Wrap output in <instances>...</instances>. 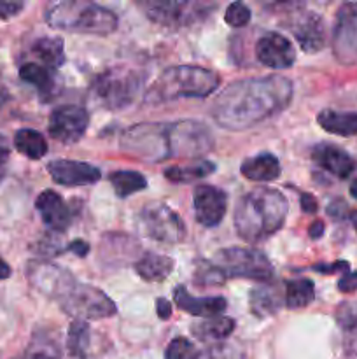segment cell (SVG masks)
Instances as JSON below:
<instances>
[{
	"label": "cell",
	"mask_w": 357,
	"mask_h": 359,
	"mask_svg": "<svg viewBox=\"0 0 357 359\" xmlns=\"http://www.w3.org/2000/svg\"><path fill=\"white\" fill-rule=\"evenodd\" d=\"M293 100L287 77L262 76L227 84L212 102L214 121L226 130H247L282 112Z\"/></svg>",
	"instance_id": "6da1fadb"
},
{
	"label": "cell",
	"mask_w": 357,
	"mask_h": 359,
	"mask_svg": "<svg viewBox=\"0 0 357 359\" xmlns=\"http://www.w3.org/2000/svg\"><path fill=\"white\" fill-rule=\"evenodd\" d=\"M210 128L195 119L170 123H140L121 133L122 153L147 163L170 158H198L214 149Z\"/></svg>",
	"instance_id": "7a4b0ae2"
},
{
	"label": "cell",
	"mask_w": 357,
	"mask_h": 359,
	"mask_svg": "<svg viewBox=\"0 0 357 359\" xmlns=\"http://www.w3.org/2000/svg\"><path fill=\"white\" fill-rule=\"evenodd\" d=\"M287 200L273 188H255L245 193L237 203L233 223L240 238L261 242L272 237L286 223Z\"/></svg>",
	"instance_id": "3957f363"
},
{
	"label": "cell",
	"mask_w": 357,
	"mask_h": 359,
	"mask_svg": "<svg viewBox=\"0 0 357 359\" xmlns=\"http://www.w3.org/2000/svg\"><path fill=\"white\" fill-rule=\"evenodd\" d=\"M220 86V76L198 65H177L163 70L146 93L147 104L177 98H205Z\"/></svg>",
	"instance_id": "277c9868"
},
{
	"label": "cell",
	"mask_w": 357,
	"mask_h": 359,
	"mask_svg": "<svg viewBox=\"0 0 357 359\" xmlns=\"http://www.w3.org/2000/svg\"><path fill=\"white\" fill-rule=\"evenodd\" d=\"M46 23L74 34L108 35L118 28V16L98 4L66 0L49 7L46 13Z\"/></svg>",
	"instance_id": "5b68a950"
},
{
	"label": "cell",
	"mask_w": 357,
	"mask_h": 359,
	"mask_svg": "<svg viewBox=\"0 0 357 359\" xmlns=\"http://www.w3.org/2000/svg\"><path fill=\"white\" fill-rule=\"evenodd\" d=\"M210 265L223 280L231 279V277H244V279L268 284L275 276L270 259L261 251L247 248L220 249L216 252Z\"/></svg>",
	"instance_id": "8992f818"
},
{
	"label": "cell",
	"mask_w": 357,
	"mask_h": 359,
	"mask_svg": "<svg viewBox=\"0 0 357 359\" xmlns=\"http://www.w3.org/2000/svg\"><path fill=\"white\" fill-rule=\"evenodd\" d=\"M144 76L133 69H108L91 84L93 98L105 109H125L133 104L142 88Z\"/></svg>",
	"instance_id": "52a82bcc"
},
{
	"label": "cell",
	"mask_w": 357,
	"mask_h": 359,
	"mask_svg": "<svg viewBox=\"0 0 357 359\" xmlns=\"http://www.w3.org/2000/svg\"><path fill=\"white\" fill-rule=\"evenodd\" d=\"M59 305L66 314L79 321L107 319L118 312L115 304L98 287L90 284H74L62 298Z\"/></svg>",
	"instance_id": "ba28073f"
},
{
	"label": "cell",
	"mask_w": 357,
	"mask_h": 359,
	"mask_svg": "<svg viewBox=\"0 0 357 359\" xmlns=\"http://www.w3.org/2000/svg\"><path fill=\"white\" fill-rule=\"evenodd\" d=\"M146 16L154 23L168 28L191 27L209 16L214 6L205 2H184V0H153L140 4Z\"/></svg>",
	"instance_id": "9c48e42d"
},
{
	"label": "cell",
	"mask_w": 357,
	"mask_h": 359,
	"mask_svg": "<svg viewBox=\"0 0 357 359\" xmlns=\"http://www.w3.org/2000/svg\"><path fill=\"white\" fill-rule=\"evenodd\" d=\"M140 224L153 241L161 244H178L186 237L184 221L167 203H147L140 212Z\"/></svg>",
	"instance_id": "30bf717a"
},
{
	"label": "cell",
	"mask_w": 357,
	"mask_h": 359,
	"mask_svg": "<svg viewBox=\"0 0 357 359\" xmlns=\"http://www.w3.org/2000/svg\"><path fill=\"white\" fill-rule=\"evenodd\" d=\"M332 53L343 65L357 62V4H345L336 14Z\"/></svg>",
	"instance_id": "8fae6325"
},
{
	"label": "cell",
	"mask_w": 357,
	"mask_h": 359,
	"mask_svg": "<svg viewBox=\"0 0 357 359\" xmlns=\"http://www.w3.org/2000/svg\"><path fill=\"white\" fill-rule=\"evenodd\" d=\"M90 125V114L80 105H62L49 116V135L59 144H76Z\"/></svg>",
	"instance_id": "7c38bea8"
},
{
	"label": "cell",
	"mask_w": 357,
	"mask_h": 359,
	"mask_svg": "<svg viewBox=\"0 0 357 359\" xmlns=\"http://www.w3.org/2000/svg\"><path fill=\"white\" fill-rule=\"evenodd\" d=\"M255 58L270 69H289L296 62L293 42L279 32H266L255 42Z\"/></svg>",
	"instance_id": "4fadbf2b"
},
{
	"label": "cell",
	"mask_w": 357,
	"mask_h": 359,
	"mask_svg": "<svg viewBox=\"0 0 357 359\" xmlns=\"http://www.w3.org/2000/svg\"><path fill=\"white\" fill-rule=\"evenodd\" d=\"M195 217L202 226L216 228L224 219L227 196L223 189L210 184H200L195 189Z\"/></svg>",
	"instance_id": "5bb4252c"
},
{
	"label": "cell",
	"mask_w": 357,
	"mask_h": 359,
	"mask_svg": "<svg viewBox=\"0 0 357 359\" xmlns=\"http://www.w3.org/2000/svg\"><path fill=\"white\" fill-rule=\"evenodd\" d=\"M28 277L38 291L55 297L58 302L76 284L69 270H63L62 266L51 263H31L28 269Z\"/></svg>",
	"instance_id": "9a60e30c"
},
{
	"label": "cell",
	"mask_w": 357,
	"mask_h": 359,
	"mask_svg": "<svg viewBox=\"0 0 357 359\" xmlns=\"http://www.w3.org/2000/svg\"><path fill=\"white\" fill-rule=\"evenodd\" d=\"M48 172L59 186H90L102 179L100 168L91 163L74 160H55L48 163Z\"/></svg>",
	"instance_id": "2e32d148"
},
{
	"label": "cell",
	"mask_w": 357,
	"mask_h": 359,
	"mask_svg": "<svg viewBox=\"0 0 357 359\" xmlns=\"http://www.w3.org/2000/svg\"><path fill=\"white\" fill-rule=\"evenodd\" d=\"M293 34L304 53H317L326 46L324 21L317 13H301L293 21Z\"/></svg>",
	"instance_id": "e0dca14e"
},
{
	"label": "cell",
	"mask_w": 357,
	"mask_h": 359,
	"mask_svg": "<svg viewBox=\"0 0 357 359\" xmlns=\"http://www.w3.org/2000/svg\"><path fill=\"white\" fill-rule=\"evenodd\" d=\"M35 207H37L38 214H41L42 223L49 230L58 231V233H63V231L69 230L70 210L58 193L52 191V189L42 191L37 196V200H35Z\"/></svg>",
	"instance_id": "ac0fdd59"
},
{
	"label": "cell",
	"mask_w": 357,
	"mask_h": 359,
	"mask_svg": "<svg viewBox=\"0 0 357 359\" xmlns=\"http://www.w3.org/2000/svg\"><path fill=\"white\" fill-rule=\"evenodd\" d=\"M174 300L178 309L188 314L198 316V318H219L227 307V302L223 297H203L196 298L188 293L184 286H177L174 290Z\"/></svg>",
	"instance_id": "d6986e66"
},
{
	"label": "cell",
	"mask_w": 357,
	"mask_h": 359,
	"mask_svg": "<svg viewBox=\"0 0 357 359\" xmlns=\"http://www.w3.org/2000/svg\"><path fill=\"white\" fill-rule=\"evenodd\" d=\"M312 158L318 167L340 179H346L356 170V161L350 158V154L331 144L315 146L312 151Z\"/></svg>",
	"instance_id": "ffe728a7"
},
{
	"label": "cell",
	"mask_w": 357,
	"mask_h": 359,
	"mask_svg": "<svg viewBox=\"0 0 357 359\" xmlns=\"http://www.w3.org/2000/svg\"><path fill=\"white\" fill-rule=\"evenodd\" d=\"M241 175L248 181L270 182L280 177V161L279 158L270 153H261L258 156L247 158L240 167Z\"/></svg>",
	"instance_id": "44dd1931"
},
{
	"label": "cell",
	"mask_w": 357,
	"mask_h": 359,
	"mask_svg": "<svg viewBox=\"0 0 357 359\" xmlns=\"http://www.w3.org/2000/svg\"><path fill=\"white\" fill-rule=\"evenodd\" d=\"M174 269V259L158 252H144L142 258L135 263V272L147 283H161L172 276Z\"/></svg>",
	"instance_id": "7402d4cb"
},
{
	"label": "cell",
	"mask_w": 357,
	"mask_h": 359,
	"mask_svg": "<svg viewBox=\"0 0 357 359\" xmlns=\"http://www.w3.org/2000/svg\"><path fill=\"white\" fill-rule=\"evenodd\" d=\"M284 294H280V291L276 290L272 284H262V286L254 287L248 294V305H251V312L255 318H268L273 316L282 304L286 302L282 300Z\"/></svg>",
	"instance_id": "603a6c76"
},
{
	"label": "cell",
	"mask_w": 357,
	"mask_h": 359,
	"mask_svg": "<svg viewBox=\"0 0 357 359\" xmlns=\"http://www.w3.org/2000/svg\"><path fill=\"white\" fill-rule=\"evenodd\" d=\"M317 121L328 133L340 137L357 135V112H338L326 109L318 112Z\"/></svg>",
	"instance_id": "cb8c5ba5"
},
{
	"label": "cell",
	"mask_w": 357,
	"mask_h": 359,
	"mask_svg": "<svg viewBox=\"0 0 357 359\" xmlns=\"http://www.w3.org/2000/svg\"><path fill=\"white\" fill-rule=\"evenodd\" d=\"M214 172H216V163H212L209 160H200L192 165L167 168L164 170V177L170 182H175V184H189V182L209 177Z\"/></svg>",
	"instance_id": "d4e9b609"
},
{
	"label": "cell",
	"mask_w": 357,
	"mask_h": 359,
	"mask_svg": "<svg viewBox=\"0 0 357 359\" xmlns=\"http://www.w3.org/2000/svg\"><path fill=\"white\" fill-rule=\"evenodd\" d=\"M91 349V328L86 321L74 319L66 337V353L76 359H86Z\"/></svg>",
	"instance_id": "484cf974"
},
{
	"label": "cell",
	"mask_w": 357,
	"mask_h": 359,
	"mask_svg": "<svg viewBox=\"0 0 357 359\" xmlns=\"http://www.w3.org/2000/svg\"><path fill=\"white\" fill-rule=\"evenodd\" d=\"M14 146L21 154H24L30 160H41L48 153V142L42 137V133L31 128L18 130L16 135H14Z\"/></svg>",
	"instance_id": "4316f807"
},
{
	"label": "cell",
	"mask_w": 357,
	"mask_h": 359,
	"mask_svg": "<svg viewBox=\"0 0 357 359\" xmlns=\"http://www.w3.org/2000/svg\"><path fill=\"white\" fill-rule=\"evenodd\" d=\"M31 53L49 69H58L65 62L63 41L59 37H42L34 42Z\"/></svg>",
	"instance_id": "83f0119b"
},
{
	"label": "cell",
	"mask_w": 357,
	"mask_h": 359,
	"mask_svg": "<svg viewBox=\"0 0 357 359\" xmlns=\"http://www.w3.org/2000/svg\"><path fill=\"white\" fill-rule=\"evenodd\" d=\"M108 182L119 198L133 195V193L144 191L147 188V179L140 172L135 170H115L108 174Z\"/></svg>",
	"instance_id": "f1b7e54d"
},
{
	"label": "cell",
	"mask_w": 357,
	"mask_h": 359,
	"mask_svg": "<svg viewBox=\"0 0 357 359\" xmlns=\"http://www.w3.org/2000/svg\"><path fill=\"white\" fill-rule=\"evenodd\" d=\"M315 300V286L308 279H296L289 280L286 284V294L284 302L289 309H304Z\"/></svg>",
	"instance_id": "f546056e"
},
{
	"label": "cell",
	"mask_w": 357,
	"mask_h": 359,
	"mask_svg": "<svg viewBox=\"0 0 357 359\" xmlns=\"http://www.w3.org/2000/svg\"><path fill=\"white\" fill-rule=\"evenodd\" d=\"M20 77L30 83L31 86L37 88L38 91H42V93H51L52 88H55V76H52L48 67L41 65V63H23L20 69Z\"/></svg>",
	"instance_id": "4dcf8cb0"
},
{
	"label": "cell",
	"mask_w": 357,
	"mask_h": 359,
	"mask_svg": "<svg viewBox=\"0 0 357 359\" xmlns=\"http://www.w3.org/2000/svg\"><path fill=\"white\" fill-rule=\"evenodd\" d=\"M234 330V321L230 318H210L206 321L198 323L191 328V332L198 337L200 340L214 339L223 340L230 337Z\"/></svg>",
	"instance_id": "1f68e13d"
},
{
	"label": "cell",
	"mask_w": 357,
	"mask_h": 359,
	"mask_svg": "<svg viewBox=\"0 0 357 359\" xmlns=\"http://www.w3.org/2000/svg\"><path fill=\"white\" fill-rule=\"evenodd\" d=\"M164 359H200V353L192 346V342H189L184 337H177L168 344Z\"/></svg>",
	"instance_id": "d6a6232c"
},
{
	"label": "cell",
	"mask_w": 357,
	"mask_h": 359,
	"mask_svg": "<svg viewBox=\"0 0 357 359\" xmlns=\"http://www.w3.org/2000/svg\"><path fill=\"white\" fill-rule=\"evenodd\" d=\"M224 20H226L227 25H231L234 28L245 27L251 21V9L241 2H233L227 6Z\"/></svg>",
	"instance_id": "836d02e7"
},
{
	"label": "cell",
	"mask_w": 357,
	"mask_h": 359,
	"mask_svg": "<svg viewBox=\"0 0 357 359\" xmlns=\"http://www.w3.org/2000/svg\"><path fill=\"white\" fill-rule=\"evenodd\" d=\"M205 359H244V356L234 346H216L210 349Z\"/></svg>",
	"instance_id": "e575fe53"
},
{
	"label": "cell",
	"mask_w": 357,
	"mask_h": 359,
	"mask_svg": "<svg viewBox=\"0 0 357 359\" xmlns=\"http://www.w3.org/2000/svg\"><path fill=\"white\" fill-rule=\"evenodd\" d=\"M27 359H58V356H56L55 347L42 346L41 344V346H37V347H34V349L28 351Z\"/></svg>",
	"instance_id": "d590c367"
},
{
	"label": "cell",
	"mask_w": 357,
	"mask_h": 359,
	"mask_svg": "<svg viewBox=\"0 0 357 359\" xmlns=\"http://www.w3.org/2000/svg\"><path fill=\"white\" fill-rule=\"evenodd\" d=\"M346 339H345V353L350 359H357V325L352 328L345 330Z\"/></svg>",
	"instance_id": "8d00e7d4"
},
{
	"label": "cell",
	"mask_w": 357,
	"mask_h": 359,
	"mask_svg": "<svg viewBox=\"0 0 357 359\" xmlns=\"http://www.w3.org/2000/svg\"><path fill=\"white\" fill-rule=\"evenodd\" d=\"M24 7L23 2H9V0H0V18L7 20V18H13L20 13Z\"/></svg>",
	"instance_id": "74e56055"
},
{
	"label": "cell",
	"mask_w": 357,
	"mask_h": 359,
	"mask_svg": "<svg viewBox=\"0 0 357 359\" xmlns=\"http://www.w3.org/2000/svg\"><path fill=\"white\" fill-rule=\"evenodd\" d=\"M328 214L331 217H335V219H343V217H346V214H349V205H346L343 200H335V202H331L328 205ZM350 216V214H349Z\"/></svg>",
	"instance_id": "f35d334b"
},
{
	"label": "cell",
	"mask_w": 357,
	"mask_h": 359,
	"mask_svg": "<svg viewBox=\"0 0 357 359\" xmlns=\"http://www.w3.org/2000/svg\"><path fill=\"white\" fill-rule=\"evenodd\" d=\"M338 290L342 291V293H352V291H357V272L345 273V276L340 279Z\"/></svg>",
	"instance_id": "ab89813d"
},
{
	"label": "cell",
	"mask_w": 357,
	"mask_h": 359,
	"mask_svg": "<svg viewBox=\"0 0 357 359\" xmlns=\"http://www.w3.org/2000/svg\"><path fill=\"white\" fill-rule=\"evenodd\" d=\"M312 270L321 273H336V272H349V263L346 262H336L331 265H315Z\"/></svg>",
	"instance_id": "60d3db41"
},
{
	"label": "cell",
	"mask_w": 357,
	"mask_h": 359,
	"mask_svg": "<svg viewBox=\"0 0 357 359\" xmlns=\"http://www.w3.org/2000/svg\"><path fill=\"white\" fill-rule=\"evenodd\" d=\"M300 203H301V209H303L304 212H308V214L317 212V207H318L317 200H315L310 193H303L300 198Z\"/></svg>",
	"instance_id": "b9f144b4"
},
{
	"label": "cell",
	"mask_w": 357,
	"mask_h": 359,
	"mask_svg": "<svg viewBox=\"0 0 357 359\" xmlns=\"http://www.w3.org/2000/svg\"><path fill=\"white\" fill-rule=\"evenodd\" d=\"M69 251H72L74 255L76 256H80V258H84V256L88 255V252H90V244H88V242H84V241H74L72 244H69Z\"/></svg>",
	"instance_id": "7bdbcfd3"
},
{
	"label": "cell",
	"mask_w": 357,
	"mask_h": 359,
	"mask_svg": "<svg viewBox=\"0 0 357 359\" xmlns=\"http://www.w3.org/2000/svg\"><path fill=\"white\" fill-rule=\"evenodd\" d=\"M156 311H158V318L160 319H170L172 316V307H170V302L164 300V298H158L156 302Z\"/></svg>",
	"instance_id": "ee69618b"
},
{
	"label": "cell",
	"mask_w": 357,
	"mask_h": 359,
	"mask_svg": "<svg viewBox=\"0 0 357 359\" xmlns=\"http://www.w3.org/2000/svg\"><path fill=\"white\" fill-rule=\"evenodd\" d=\"M324 223L322 221H315V223H312V226L308 228V235H310V238H321L322 235H324Z\"/></svg>",
	"instance_id": "f6af8a7d"
},
{
	"label": "cell",
	"mask_w": 357,
	"mask_h": 359,
	"mask_svg": "<svg viewBox=\"0 0 357 359\" xmlns=\"http://www.w3.org/2000/svg\"><path fill=\"white\" fill-rule=\"evenodd\" d=\"M9 144H7V139L4 135H0V165L6 163L9 160Z\"/></svg>",
	"instance_id": "bcb514c9"
},
{
	"label": "cell",
	"mask_w": 357,
	"mask_h": 359,
	"mask_svg": "<svg viewBox=\"0 0 357 359\" xmlns=\"http://www.w3.org/2000/svg\"><path fill=\"white\" fill-rule=\"evenodd\" d=\"M10 277V266L4 262V258H0V280L9 279Z\"/></svg>",
	"instance_id": "7dc6e473"
},
{
	"label": "cell",
	"mask_w": 357,
	"mask_h": 359,
	"mask_svg": "<svg viewBox=\"0 0 357 359\" xmlns=\"http://www.w3.org/2000/svg\"><path fill=\"white\" fill-rule=\"evenodd\" d=\"M350 195L357 200V179L352 182V184H350Z\"/></svg>",
	"instance_id": "c3c4849f"
},
{
	"label": "cell",
	"mask_w": 357,
	"mask_h": 359,
	"mask_svg": "<svg viewBox=\"0 0 357 359\" xmlns=\"http://www.w3.org/2000/svg\"><path fill=\"white\" fill-rule=\"evenodd\" d=\"M350 221H352L354 228H356L357 231V210H352V212H350Z\"/></svg>",
	"instance_id": "681fc988"
}]
</instances>
